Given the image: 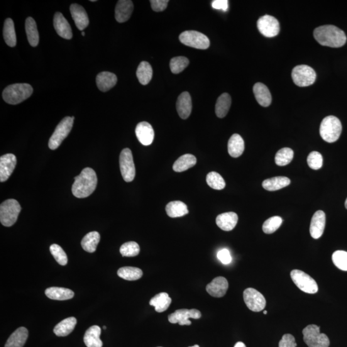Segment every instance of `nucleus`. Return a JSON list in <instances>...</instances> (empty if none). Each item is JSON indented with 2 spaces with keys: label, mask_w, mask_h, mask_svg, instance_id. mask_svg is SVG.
Here are the masks:
<instances>
[{
  "label": "nucleus",
  "mask_w": 347,
  "mask_h": 347,
  "mask_svg": "<svg viewBox=\"0 0 347 347\" xmlns=\"http://www.w3.org/2000/svg\"><path fill=\"white\" fill-rule=\"evenodd\" d=\"M74 117H67L56 127L54 132L49 140V148L55 150L60 146L72 130Z\"/></svg>",
  "instance_id": "obj_6"
},
{
  "label": "nucleus",
  "mask_w": 347,
  "mask_h": 347,
  "mask_svg": "<svg viewBox=\"0 0 347 347\" xmlns=\"http://www.w3.org/2000/svg\"><path fill=\"white\" fill-rule=\"evenodd\" d=\"M234 347H246L245 344L243 343V342H238L236 344H235Z\"/></svg>",
  "instance_id": "obj_53"
},
{
  "label": "nucleus",
  "mask_w": 347,
  "mask_h": 347,
  "mask_svg": "<svg viewBox=\"0 0 347 347\" xmlns=\"http://www.w3.org/2000/svg\"><path fill=\"white\" fill-rule=\"evenodd\" d=\"M134 6L130 0H120L115 8V19L119 23H124L131 18Z\"/></svg>",
  "instance_id": "obj_21"
},
{
  "label": "nucleus",
  "mask_w": 347,
  "mask_h": 347,
  "mask_svg": "<svg viewBox=\"0 0 347 347\" xmlns=\"http://www.w3.org/2000/svg\"><path fill=\"white\" fill-rule=\"evenodd\" d=\"M253 93L258 103L263 107H268L271 103L272 97L268 87L263 83H256L253 86Z\"/></svg>",
  "instance_id": "obj_25"
},
{
  "label": "nucleus",
  "mask_w": 347,
  "mask_h": 347,
  "mask_svg": "<svg viewBox=\"0 0 347 347\" xmlns=\"http://www.w3.org/2000/svg\"><path fill=\"white\" fill-rule=\"evenodd\" d=\"M101 240V236L99 232H92L85 235L81 241V246L84 250L89 253H94L96 251L98 244Z\"/></svg>",
  "instance_id": "obj_37"
},
{
  "label": "nucleus",
  "mask_w": 347,
  "mask_h": 347,
  "mask_svg": "<svg viewBox=\"0 0 347 347\" xmlns=\"http://www.w3.org/2000/svg\"><path fill=\"white\" fill-rule=\"evenodd\" d=\"M294 152L292 149L285 148L278 151L275 156V163L278 166H285L292 162Z\"/></svg>",
  "instance_id": "obj_41"
},
{
  "label": "nucleus",
  "mask_w": 347,
  "mask_h": 347,
  "mask_svg": "<svg viewBox=\"0 0 347 347\" xmlns=\"http://www.w3.org/2000/svg\"><path fill=\"white\" fill-rule=\"evenodd\" d=\"M326 222V217L324 212L319 210L315 212L310 226V234L312 238L317 239L321 238L324 232Z\"/></svg>",
  "instance_id": "obj_17"
},
{
  "label": "nucleus",
  "mask_w": 347,
  "mask_h": 347,
  "mask_svg": "<svg viewBox=\"0 0 347 347\" xmlns=\"http://www.w3.org/2000/svg\"><path fill=\"white\" fill-rule=\"evenodd\" d=\"M267 313H268V312H267V311H264V314H267Z\"/></svg>",
  "instance_id": "obj_57"
},
{
  "label": "nucleus",
  "mask_w": 347,
  "mask_h": 347,
  "mask_svg": "<svg viewBox=\"0 0 347 347\" xmlns=\"http://www.w3.org/2000/svg\"><path fill=\"white\" fill-rule=\"evenodd\" d=\"M344 206H345V208L347 209V198H346L345 203H344Z\"/></svg>",
  "instance_id": "obj_54"
},
{
  "label": "nucleus",
  "mask_w": 347,
  "mask_h": 347,
  "mask_svg": "<svg viewBox=\"0 0 347 347\" xmlns=\"http://www.w3.org/2000/svg\"><path fill=\"white\" fill-rule=\"evenodd\" d=\"M293 82L298 86L307 87L313 84L316 79V73L311 67L307 65H299L292 71Z\"/></svg>",
  "instance_id": "obj_8"
},
{
  "label": "nucleus",
  "mask_w": 347,
  "mask_h": 347,
  "mask_svg": "<svg viewBox=\"0 0 347 347\" xmlns=\"http://www.w3.org/2000/svg\"><path fill=\"white\" fill-rule=\"evenodd\" d=\"M28 336L25 327H19L9 337L5 347H23Z\"/></svg>",
  "instance_id": "obj_27"
},
{
  "label": "nucleus",
  "mask_w": 347,
  "mask_h": 347,
  "mask_svg": "<svg viewBox=\"0 0 347 347\" xmlns=\"http://www.w3.org/2000/svg\"><path fill=\"white\" fill-rule=\"evenodd\" d=\"M33 89L30 84L19 83L9 85L4 90L2 97L9 104L16 105L25 101L33 94Z\"/></svg>",
  "instance_id": "obj_3"
},
{
  "label": "nucleus",
  "mask_w": 347,
  "mask_h": 347,
  "mask_svg": "<svg viewBox=\"0 0 347 347\" xmlns=\"http://www.w3.org/2000/svg\"><path fill=\"white\" fill-rule=\"evenodd\" d=\"M101 334V327L94 326L90 327L85 332L84 342L87 347H102L103 343L100 336Z\"/></svg>",
  "instance_id": "obj_26"
},
{
  "label": "nucleus",
  "mask_w": 347,
  "mask_h": 347,
  "mask_svg": "<svg viewBox=\"0 0 347 347\" xmlns=\"http://www.w3.org/2000/svg\"><path fill=\"white\" fill-rule=\"evenodd\" d=\"M291 181L289 178L283 177H278L264 181L263 187L268 191H276L290 185Z\"/></svg>",
  "instance_id": "obj_33"
},
{
  "label": "nucleus",
  "mask_w": 347,
  "mask_h": 347,
  "mask_svg": "<svg viewBox=\"0 0 347 347\" xmlns=\"http://www.w3.org/2000/svg\"><path fill=\"white\" fill-rule=\"evenodd\" d=\"M166 212L172 218L180 217L189 214V209L184 203L175 201L168 203L165 208Z\"/></svg>",
  "instance_id": "obj_32"
},
{
  "label": "nucleus",
  "mask_w": 347,
  "mask_h": 347,
  "mask_svg": "<svg viewBox=\"0 0 347 347\" xmlns=\"http://www.w3.org/2000/svg\"><path fill=\"white\" fill-rule=\"evenodd\" d=\"M77 324V320L74 317H70L63 320L53 329L56 336L64 337L69 335L75 329Z\"/></svg>",
  "instance_id": "obj_29"
},
{
  "label": "nucleus",
  "mask_w": 347,
  "mask_h": 347,
  "mask_svg": "<svg viewBox=\"0 0 347 347\" xmlns=\"http://www.w3.org/2000/svg\"><path fill=\"white\" fill-rule=\"evenodd\" d=\"M341 131V122L337 117L334 116L326 117L322 121L321 125H320V136L327 142H335L340 136Z\"/></svg>",
  "instance_id": "obj_4"
},
{
  "label": "nucleus",
  "mask_w": 347,
  "mask_h": 347,
  "mask_svg": "<svg viewBox=\"0 0 347 347\" xmlns=\"http://www.w3.org/2000/svg\"><path fill=\"white\" fill-rule=\"evenodd\" d=\"M332 261L337 268L342 271H347V252L338 250L335 251L332 256Z\"/></svg>",
  "instance_id": "obj_46"
},
{
  "label": "nucleus",
  "mask_w": 347,
  "mask_h": 347,
  "mask_svg": "<svg viewBox=\"0 0 347 347\" xmlns=\"http://www.w3.org/2000/svg\"><path fill=\"white\" fill-rule=\"evenodd\" d=\"M97 184V177L95 170L91 168H85L80 175L75 178L72 189L73 194L77 198L89 197L95 191Z\"/></svg>",
  "instance_id": "obj_2"
},
{
  "label": "nucleus",
  "mask_w": 347,
  "mask_h": 347,
  "mask_svg": "<svg viewBox=\"0 0 347 347\" xmlns=\"http://www.w3.org/2000/svg\"><path fill=\"white\" fill-rule=\"evenodd\" d=\"M98 89L101 92H106L116 85L117 77L115 74L109 72L99 73L96 78Z\"/></svg>",
  "instance_id": "obj_24"
},
{
  "label": "nucleus",
  "mask_w": 347,
  "mask_h": 347,
  "mask_svg": "<svg viewBox=\"0 0 347 347\" xmlns=\"http://www.w3.org/2000/svg\"><path fill=\"white\" fill-rule=\"evenodd\" d=\"M17 160L13 154H7L0 158V182H5L11 177L16 167Z\"/></svg>",
  "instance_id": "obj_15"
},
{
  "label": "nucleus",
  "mask_w": 347,
  "mask_h": 347,
  "mask_svg": "<svg viewBox=\"0 0 347 347\" xmlns=\"http://www.w3.org/2000/svg\"><path fill=\"white\" fill-rule=\"evenodd\" d=\"M181 43L190 47L206 50L209 47V39L205 34L195 31H187L180 34Z\"/></svg>",
  "instance_id": "obj_9"
},
{
  "label": "nucleus",
  "mask_w": 347,
  "mask_h": 347,
  "mask_svg": "<svg viewBox=\"0 0 347 347\" xmlns=\"http://www.w3.org/2000/svg\"><path fill=\"white\" fill-rule=\"evenodd\" d=\"M90 2H97V1H96V0H91V1H90Z\"/></svg>",
  "instance_id": "obj_58"
},
{
  "label": "nucleus",
  "mask_w": 347,
  "mask_h": 347,
  "mask_svg": "<svg viewBox=\"0 0 347 347\" xmlns=\"http://www.w3.org/2000/svg\"><path fill=\"white\" fill-rule=\"evenodd\" d=\"M291 277L295 285L304 293L315 294L319 291V286L316 281L304 271L293 270L291 272Z\"/></svg>",
  "instance_id": "obj_10"
},
{
  "label": "nucleus",
  "mask_w": 347,
  "mask_h": 347,
  "mask_svg": "<svg viewBox=\"0 0 347 347\" xmlns=\"http://www.w3.org/2000/svg\"><path fill=\"white\" fill-rule=\"evenodd\" d=\"M177 109L181 118L182 119L189 118L192 109L191 97L189 92H183L178 97Z\"/></svg>",
  "instance_id": "obj_22"
},
{
  "label": "nucleus",
  "mask_w": 347,
  "mask_h": 347,
  "mask_svg": "<svg viewBox=\"0 0 347 347\" xmlns=\"http://www.w3.org/2000/svg\"><path fill=\"white\" fill-rule=\"evenodd\" d=\"M201 317V312L197 309H178L168 316V321L171 324H179L180 326H190V319H199Z\"/></svg>",
  "instance_id": "obj_14"
},
{
  "label": "nucleus",
  "mask_w": 347,
  "mask_h": 347,
  "mask_svg": "<svg viewBox=\"0 0 347 347\" xmlns=\"http://www.w3.org/2000/svg\"><path fill=\"white\" fill-rule=\"evenodd\" d=\"M172 302L169 295L167 293H160L156 295L151 300L150 304L155 307V311L163 312L167 311Z\"/></svg>",
  "instance_id": "obj_34"
},
{
  "label": "nucleus",
  "mask_w": 347,
  "mask_h": 347,
  "mask_svg": "<svg viewBox=\"0 0 347 347\" xmlns=\"http://www.w3.org/2000/svg\"><path fill=\"white\" fill-rule=\"evenodd\" d=\"M70 12L73 21L79 31H83L89 26L90 21L86 11L83 7L78 4H72L70 6Z\"/></svg>",
  "instance_id": "obj_20"
},
{
  "label": "nucleus",
  "mask_w": 347,
  "mask_h": 347,
  "mask_svg": "<svg viewBox=\"0 0 347 347\" xmlns=\"http://www.w3.org/2000/svg\"><path fill=\"white\" fill-rule=\"evenodd\" d=\"M244 302L248 309L253 312H260L265 309L266 301L265 297L253 288H248L243 293Z\"/></svg>",
  "instance_id": "obj_12"
},
{
  "label": "nucleus",
  "mask_w": 347,
  "mask_h": 347,
  "mask_svg": "<svg viewBox=\"0 0 347 347\" xmlns=\"http://www.w3.org/2000/svg\"><path fill=\"white\" fill-rule=\"evenodd\" d=\"M307 163L309 167L313 170H319L323 165V157L317 151H312L307 157Z\"/></svg>",
  "instance_id": "obj_48"
},
{
  "label": "nucleus",
  "mask_w": 347,
  "mask_h": 347,
  "mask_svg": "<svg viewBox=\"0 0 347 347\" xmlns=\"http://www.w3.org/2000/svg\"><path fill=\"white\" fill-rule=\"evenodd\" d=\"M282 219L279 216L271 217L266 220L263 224V232L266 234L274 233L280 228L282 223Z\"/></svg>",
  "instance_id": "obj_45"
},
{
  "label": "nucleus",
  "mask_w": 347,
  "mask_h": 347,
  "mask_svg": "<svg viewBox=\"0 0 347 347\" xmlns=\"http://www.w3.org/2000/svg\"><path fill=\"white\" fill-rule=\"evenodd\" d=\"M45 295L50 299L67 300L72 299L74 293L67 288L52 287L46 290Z\"/></svg>",
  "instance_id": "obj_30"
},
{
  "label": "nucleus",
  "mask_w": 347,
  "mask_h": 347,
  "mask_svg": "<svg viewBox=\"0 0 347 347\" xmlns=\"http://www.w3.org/2000/svg\"><path fill=\"white\" fill-rule=\"evenodd\" d=\"M140 251V246L138 244L133 241L128 242L122 244L120 249L121 255L123 256H128V257L137 256Z\"/></svg>",
  "instance_id": "obj_44"
},
{
  "label": "nucleus",
  "mask_w": 347,
  "mask_h": 347,
  "mask_svg": "<svg viewBox=\"0 0 347 347\" xmlns=\"http://www.w3.org/2000/svg\"><path fill=\"white\" fill-rule=\"evenodd\" d=\"M189 347H199V346L198 345V344H195V345H194V346H189Z\"/></svg>",
  "instance_id": "obj_55"
},
{
  "label": "nucleus",
  "mask_w": 347,
  "mask_h": 347,
  "mask_svg": "<svg viewBox=\"0 0 347 347\" xmlns=\"http://www.w3.org/2000/svg\"><path fill=\"white\" fill-rule=\"evenodd\" d=\"M295 337L290 334H285L279 342L278 347H297Z\"/></svg>",
  "instance_id": "obj_49"
},
{
  "label": "nucleus",
  "mask_w": 347,
  "mask_h": 347,
  "mask_svg": "<svg viewBox=\"0 0 347 347\" xmlns=\"http://www.w3.org/2000/svg\"><path fill=\"white\" fill-rule=\"evenodd\" d=\"M51 253L55 258L56 261L61 266H66L68 263V257L65 251L60 246L54 244L51 245L50 248Z\"/></svg>",
  "instance_id": "obj_47"
},
{
  "label": "nucleus",
  "mask_w": 347,
  "mask_h": 347,
  "mask_svg": "<svg viewBox=\"0 0 347 347\" xmlns=\"http://www.w3.org/2000/svg\"><path fill=\"white\" fill-rule=\"evenodd\" d=\"M232 104L230 95L226 93L220 95L216 104V114L219 118H224L228 114Z\"/></svg>",
  "instance_id": "obj_36"
},
{
  "label": "nucleus",
  "mask_w": 347,
  "mask_h": 347,
  "mask_svg": "<svg viewBox=\"0 0 347 347\" xmlns=\"http://www.w3.org/2000/svg\"><path fill=\"white\" fill-rule=\"evenodd\" d=\"M189 65V60L187 57L183 56H179L172 59L170 62V68L171 72L174 74H178Z\"/></svg>",
  "instance_id": "obj_43"
},
{
  "label": "nucleus",
  "mask_w": 347,
  "mask_h": 347,
  "mask_svg": "<svg viewBox=\"0 0 347 347\" xmlns=\"http://www.w3.org/2000/svg\"><path fill=\"white\" fill-rule=\"evenodd\" d=\"M82 36H85V33H84V32H82Z\"/></svg>",
  "instance_id": "obj_56"
},
{
  "label": "nucleus",
  "mask_w": 347,
  "mask_h": 347,
  "mask_svg": "<svg viewBox=\"0 0 347 347\" xmlns=\"http://www.w3.org/2000/svg\"><path fill=\"white\" fill-rule=\"evenodd\" d=\"M4 37L7 45L14 47L16 45V35L13 20L7 18L5 21L4 27Z\"/></svg>",
  "instance_id": "obj_39"
},
{
  "label": "nucleus",
  "mask_w": 347,
  "mask_h": 347,
  "mask_svg": "<svg viewBox=\"0 0 347 347\" xmlns=\"http://www.w3.org/2000/svg\"><path fill=\"white\" fill-rule=\"evenodd\" d=\"M21 208L18 201L14 199H7L0 206V221L4 226L10 227L18 219Z\"/></svg>",
  "instance_id": "obj_5"
},
{
  "label": "nucleus",
  "mask_w": 347,
  "mask_h": 347,
  "mask_svg": "<svg viewBox=\"0 0 347 347\" xmlns=\"http://www.w3.org/2000/svg\"><path fill=\"white\" fill-rule=\"evenodd\" d=\"M168 0H151V7L154 11L162 12L167 8Z\"/></svg>",
  "instance_id": "obj_50"
},
{
  "label": "nucleus",
  "mask_w": 347,
  "mask_h": 347,
  "mask_svg": "<svg viewBox=\"0 0 347 347\" xmlns=\"http://www.w3.org/2000/svg\"><path fill=\"white\" fill-rule=\"evenodd\" d=\"M206 180L208 185L215 190H222L226 186V183L223 178L216 172L208 174Z\"/></svg>",
  "instance_id": "obj_42"
},
{
  "label": "nucleus",
  "mask_w": 347,
  "mask_h": 347,
  "mask_svg": "<svg viewBox=\"0 0 347 347\" xmlns=\"http://www.w3.org/2000/svg\"><path fill=\"white\" fill-rule=\"evenodd\" d=\"M212 6L215 9L227 11L228 9V1L227 0H215L212 2Z\"/></svg>",
  "instance_id": "obj_52"
},
{
  "label": "nucleus",
  "mask_w": 347,
  "mask_h": 347,
  "mask_svg": "<svg viewBox=\"0 0 347 347\" xmlns=\"http://www.w3.org/2000/svg\"><path fill=\"white\" fill-rule=\"evenodd\" d=\"M228 289V280L225 278L218 277L215 278L207 285V292L212 297L221 298L226 295Z\"/></svg>",
  "instance_id": "obj_19"
},
{
  "label": "nucleus",
  "mask_w": 347,
  "mask_h": 347,
  "mask_svg": "<svg viewBox=\"0 0 347 347\" xmlns=\"http://www.w3.org/2000/svg\"><path fill=\"white\" fill-rule=\"evenodd\" d=\"M153 73V68L150 63L142 61L138 66L136 76L141 84L147 85L152 79Z\"/></svg>",
  "instance_id": "obj_38"
},
{
  "label": "nucleus",
  "mask_w": 347,
  "mask_h": 347,
  "mask_svg": "<svg viewBox=\"0 0 347 347\" xmlns=\"http://www.w3.org/2000/svg\"><path fill=\"white\" fill-rule=\"evenodd\" d=\"M117 275L124 280H137L142 277L143 271L140 268L127 266V267L120 268Z\"/></svg>",
  "instance_id": "obj_40"
},
{
  "label": "nucleus",
  "mask_w": 347,
  "mask_h": 347,
  "mask_svg": "<svg viewBox=\"0 0 347 347\" xmlns=\"http://www.w3.org/2000/svg\"><path fill=\"white\" fill-rule=\"evenodd\" d=\"M53 26L56 33L61 38L66 40H71L73 37L72 28L67 19L61 12H56L53 17Z\"/></svg>",
  "instance_id": "obj_18"
},
{
  "label": "nucleus",
  "mask_w": 347,
  "mask_h": 347,
  "mask_svg": "<svg viewBox=\"0 0 347 347\" xmlns=\"http://www.w3.org/2000/svg\"><path fill=\"white\" fill-rule=\"evenodd\" d=\"M257 27L260 33L266 38L277 36L280 32L279 22L274 17L265 15L259 18Z\"/></svg>",
  "instance_id": "obj_13"
},
{
  "label": "nucleus",
  "mask_w": 347,
  "mask_h": 347,
  "mask_svg": "<svg viewBox=\"0 0 347 347\" xmlns=\"http://www.w3.org/2000/svg\"><path fill=\"white\" fill-rule=\"evenodd\" d=\"M104 329H106L107 327L106 326L103 327Z\"/></svg>",
  "instance_id": "obj_59"
},
{
  "label": "nucleus",
  "mask_w": 347,
  "mask_h": 347,
  "mask_svg": "<svg viewBox=\"0 0 347 347\" xmlns=\"http://www.w3.org/2000/svg\"><path fill=\"white\" fill-rule=\"evenodd\" d=\"M196 163V158L194 155L186 154L180 156L174 163L173 170L177 172H182L194 167Z\"/></svg>",
  "instance_id": "obj_31"
},
{
  "label": "nucleus",
  "mask_w": 347,
  "mask_h": 347,
  "mask_svg": "<svg viewBox=\"0 0 347 347\" xmlns=\"http://www.w3.org/2000/svg\"><path fill=\"white\" fill-rule=\"evenodd\" d=\"M25 30L28 43L33 47L38 45L40 41V36L35 20L31 17L26 19Z\"/></svg>",
  "instance_id": "obj_35"
},
{
  "label": "nucleus",
  "mask_w": 347,
  "mask_h": 347,
  "mask_svg": "<svg viewBox=\"0 0 347 347\" xmlns=\"http://www.w3.org/2000/svg\"><path fill=\"white\" fill-rule=\"evenodd\" d=\"M304 341L309 347H329L330 341L326 334L320 332V327L309 325L302 331Z\"/></svg>",
  "instance_id": "obj_7"
},
{
  "label": "nucleus",
  "mask_w": 347,
  "mask_h": 347,
  "mask_svg": "<svg viewBox=\"0 0 347 347\" xmlns=\"http://www.w3.org/2000/svg\"><path fill=\"white\" fill-rule=\"evenodd\" d=\"M217 258L224 265H228L232 261L230 253L227 249H222L220 250L217 253Z\"/></svg>",
  "instance_id": "obj_51"
},
{
  "label": "nucleus",
  "mask_w": 347,
  "mask_h": 347,
  "mask_svg": "<svg viewBox=\"0 0 347 347\" xmlns=\"http://www.w3.org/2000/svg\"><path fill=\"white\" fill-rule=\"evenodd\" d=\"M314 37L320 45L332 48L341 47L346 41L344 32L334 25L319 26L315 29Z\"/></svg>",
  "instance_id": "obj_1"
},
{
  "label": "nucleus",
  "mask_w": 347,
  "mask_h": 347,
  "mask_svg": "<svg viewBox=\"0 0 347 347\" xmlns=\"http://www.w3.org/2000/svg\"><path fill=\"white\" fill-rule=\"evenodd\" d=\"M136 137L142 145L150 146L155 137V132L153 127L147 122H140L135 129Z\"/></svg>",
  "instance_id": "obj_16"
},
{
  "label": "nucleus",
  "mask_w": 347,
  "mask_h": 347,
  "mask_svg": "<svg viewBox=\"0 0 347 347\" xmlns=\"http://www.w3.org/2000/svg\"><path fill=\"white\" fill-rule=\"evenodd\" d=\"M229 155L233 158H238L244 151V141L238 134H234L229 138L228 143Z\"/></svg>",
  "instance_id": "obj_28"
},
{
  "label": "nucleus",
  "mask_w": 347,
  "mask_h": 347,
  "mask_svg": "<svg viewBox=\"0 0 347 347\" xmlns=\"http://www.w3.org/2000/svg\"><path fill=\"white\" fill-rule=\"evenodd\" d=\"M120 168L122 177L126 182H131L135 177L136 170L133 155L128 148L122 151L120 155Z\"/></svg>",
  "instance_id": "obj_11"
},
{
  "label": "nucleus",
  "mask_w": 347,
  "mask_h": 347,
  "mask_svg": "<svg viewBox=\"0 0 347 347\" xmlns=\"http://www.w3.org/2000/svg\"><path fill=\"white\" fill-rule=\"evenodd\" d=\"M238 222V216L234 212H226L219 215L216 218V224L222 230L229 232L236 226Z\"/></svg>",
  "instance_id": "obj_23"
}]
</instances>
